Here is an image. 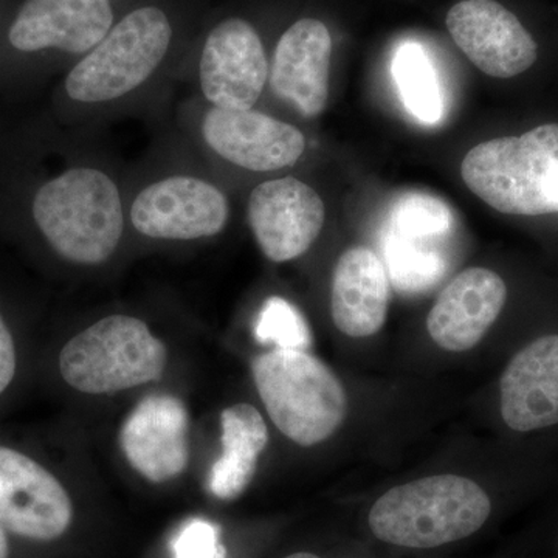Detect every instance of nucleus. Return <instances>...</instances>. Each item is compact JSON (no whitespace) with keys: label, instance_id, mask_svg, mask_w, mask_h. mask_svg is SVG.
Wrapping results in <instances>:
<instances>
[{"label":"nucleus","instance_id":"2eb2a0df","mask_svg":"<svg viewBox=\"0 0 558 558\" xmlns=\"http://www.w3.org/2000/svg\"><path fill=\"white\" fill-rule=\"evenodd\" d=\"M508 296V284L497 271L484 267L461 271L429 311V337L446 351H470L497 323Z\"/></svg>","mask_w":558,"mask_h":558},{"label":"nucleus","instance_id":"f03ea898","mask_svg":"<svg viewBox=\"0 0 558 558\" xmlns=\"http://www.w3.org/2000/svg\"><path fill=\"white\" fill-rule=\"evenodd\" d=\"M461 175L472 193L505 215L557 213L558 123L481 143L462 160Z\"/></svg>","mask_w":558,"mask_h":558},{"label":"nucleus","instance_id":"412c9836","mask_svg":"<svg viewBox=\"0 0 558 558\" xmlns=\"http://www.w3.org/2000/svg\"><path fill=\"white\" fill-rule=\"evenodd\" d=\"M388 231L447 238L453 227L449 205L428 194L411 193L396 201L389 213Z\"/></svg>","mask_w":558,"mask_h":558},{"label":"nucleus","instance_id":"5701e85b","mask_svg":"<svg viewBox=\"0 0 558 558\" xmlns=\"http://www.w3.org/2000/svg\"><path fill=\"white\" fill-rule=\"evenodd\" d=\"M174 558H223L219 531L207 520L186 521L172 539Z\"/></svg>","mask_w":558,"mask_h":558},{"label":"nucleus","instance_id":"aec40b11","mask_svg":"<svg viewBox=\"0 0 558 558\" xmlns=\"http://www.w3.org/2000/svg\"><path fill=\"white\" fill-rule=\"evenodd\" d=\"M392 75L407 109L418 121L435 124L442 119L444 100L438 75L427 51L418 44L407 43L399 47L392 61Z\"/></svg>","mask_w":558,"mask_h":558},{"label":"nucleus","instance_id":"a878e982","mask_svg":"<svg viewBox=\"0 0 558 558\" xmlns=\"http://www.w3.org/2000/svg\"><path fill=\"white\" fill-rule=\"evenodd\" d=\"M286 558H319V557H317V556H315V554H311V553H296V554H292V556H289Z\"/></svg>","mask_w":558,"mask_h":558},{"label":"nucleus","instance_id":"f8f14e48","mask_svg":"<svg viewBox=\"0 0 558 558\" xmlns=\"http://www.w3.org/2000/svg\"><path fill=\"white\" fill-rule=\"evenodd\" d=\"M499 414L519 435L558 427V332L543 333L513 354L499 377Z\"/></svg>","mask_w":558,"mask_h":558},{"label":"nucleus","instance_id":"9d476101","mask_svg":"<svg viewBox=\"0 0 558 558\" xmlns=\"http://www.w3.org/2000/svg\"><path fill=\"white\" fill-rule=\"evenodd\" d=\"M325 204L299 179L260 183L250 194L248 222L264 255L274 263L299 258L325 226Z\"/></svg>","mask_w":558,"mask_h":558},{"label":"nucleus","instance_id":"39448f33","mask_svg":"<svg viewBox=\"0 0 558 558\" xmlns=\"http://www.w3.org/2000/svg\"><path fill=\"white\" fill-rule=\"evenodd\" d=\"M167 362V347L146 323L112 315L61 348L58 371L70 388L97 396L160 380Z\"/></svg>","mask_w":558,"mask_h":558},{"label":"nucleus","instance_id":"6ab92c4d","mask_svg":"<svg viewBox=\"0 0 558 558\" xmlns=\"http://www.w3.org/2000/svg\"><path fill=\"white\" fill-rule=\"evenodd\" d=\"M220 429L222 454L209 470L208 490L213 497L230 501L252 483L259 457L269 444V429L259 411L248 403L223 410Z\"/></svg>","mask_w":558,"mask_h":558},{"label":"nucleus","instance_id":"393cba45","mask_svg":"<svg viewBox=\"0 0 558 558\" xmlns=\"http://www.w3.org/2000/svg\"><path fill=\"white\" fill-rule=\"evenodd\" d=\"M13 535L0 527V558H13Z\"/></svg>","mask_w":558,"mask_h":558},{"label":"nucleus","instance_id":"423d86ee","mask_svg":"<svg viewBox=\"0 0 558 558\" xmlns=\"http://www.w3.org/2000/svg\"><path fill=\"white\" fill-rule=\"evenodd\" d=\"M171 35L163 11L154 7L132 11L69 73V97L102 102L137 89L159 68Z\"/></svg>","mask_w":558,"mask_h":558},{"label":"nucleus","instance_id":"b1692460","mask_svg":"<svg viewBox=\"0 0 558 558\" xmlns=\"http://www.w3.org/2000/svg\"><path fill=\"white\" fill-rule=\"evenodd\" d=\"M21 355L16 337L0 312V399L10 391L20 374Z\"/></svg>","mask_w":558,"mask_h":558},{"label":"nucleus","instance_id":"f3484780","mask_svg":"<svg viewBox=\"0 0 558 558\" xmlns=\"http://www.w3.org/2000/svg\"><path fill=\"white\" fill-rule=\"evenodd\" d=\"M109 0H27L10 31L21 51L60 49L86 53L110 32Z\"/></svg>","mask_w":558,"mask_h":558},{"label":"nucleus","instance_id":"4468645a","mask_svg":"<svg viewBox=\"0 0 558 558\" xmlns=\"http://www.w3.org/2000/svg\"><path fill=\"white\" fill-rule=\"evenodd\" d=\"M121 450L143 478L167 483L189 468V411L170 395L143 399L123 422Z\"/></svg>","mask_w":558,"mask_h":558},{"label":"nucleus","instance_id":"1a4fd4ad","mask_svg":"<svg viewBox=\"0 0 558 558\" xmlns=\"http://www.w3.org/2000/svg\"><path fill=\"white\" fill-rule=\"evenodd\" d=\"M446 22L459 49L488 76L512 78L537 61L531 33L495 0H461Z\"/></svg>","mask_w":558,"mask_h":558},{"label":"nucleus","instance_id":"ddd939ff","mask_svg":"<svg viewBox=\"0 0 558 558\" xmlns=\"http://www.w3.org/2000/svg\"><path fill=\"white\" fill-rule=\"evenodd\" d=\"M202 134L222 159L250 171L292 167L306 149V140L292 124L255 110L211 108Z\"/></svg>","mask_w":558,"mask_h":558},{"label":"nucleus","instance_id":"20e7f679","mask_svg":"<svg viewBox=\"0 0 558 558\" xmlns=\"http://www.w3.org/2000/svg\"><path fill=\"white\" fill-rule=\"evenodd\" d=\"M253 380L275 427L301 447L325 442L348 416V396L322 360L299 349H274L252 363Z\"/></svg>","mask_w":558,"mask_h":558},{"label":"nucleus","instance_id":"a211bd4d","mask_svg":"<svg viewBox=\"0 0 558 558\" xmlns=\"http://www.w3.org/2000/svg\"><path fill=\"white\" fill-rule=\"evenodd\" d=\"M389 278L385 264L369 248L347 250L332 275L330 314L344 336L363 339L387 322Z\"/></svg>","mask_w":558,"mask_h":558},{"label":"nucleus","instance_id":"4be33fe9","mask_svg":"<svg viewBox=\"0 0 558 558\" xmlns=\"http://www.w3.org/2000/svg\"><path fill=\"white\" fill-rule=\"evenodd\" d=\"M255 336L260 343L275 344L277 349L307 351L312 333L306 319L289 301L271 296L260 307Z\"/></svg>","mask_w":558,"mask_h":558},{"label":"nucleus","instance_id":"f257e3e1","mask_svg":"<svg viewBox=\"0 0 558 558\" xmlns=\"http://www.w3.org/2000/svg\"><path fill=\"white\" fill-rule=\"evenodd\" d=\"M492 513V499L475 481L435 475L392 487L371 508V531L381 542L432 549L478 532Z\"/></svg>","mask_w":558,"mask_h":558},{"label":"nucleus","instance_id":"0eeeda50","mask_svg":"<svg viewBox=\"0 0 558 558\" xmlns=\"http://www.w3.org/2000/svg\"><path fill=\"white\" fill-rule=\"evenodd\" d=\"M72 521V498L58 476L32 454L0 444V527L21 542L49 545Z\"/></svg>","mask_w":558,"mask_h":558},{"label":"nucleus","instance_id":"6e6552de","mask_svg":"<svg viewBox=\"0 0 558 558\" xmlns=\"http://www.w3.org/2000/svg\"><path fill=\"white\" fill-rule=\"evenodd\" d=\"M131 220L153 240H201L226 229L229 202L205 180L175 175L143 190L132 204Z\"/></svg>","mask_w":558,"mask_h":558},{"label":"nucleus","instance_id":"9b49d317","mask_svg":"<svg viewBox=\"0 0 558 558\" xmlns=\"http://www.w3.org/2000/svg\"><path fill=\"white\" fill-rule=\"evenodd\" d=\"M269 75L266 51L248 22L227 20L213 28L201 58V86L215 108L248 110Z\"/></svg>","mask_w":558,"mask_h":558},{"label":"nucleus","instance_id":"dca6fc26","mask_svg":"<svg viewBox=\"0 0 558 558\" xmlns=\"http://www.w3.org/2000/svg\"><path fill=\"white\" fill-rule=\"evenodd\" d=\"M330 57L328 27L317 20L295 22L275 50L271 90L306 119L318 117L328 105Z\"/></svg>","mask_w":558,"mask_h":558},{"label":"nucleus","instance_id":"7ed1b4c3","mask_svg":"<svg viewBox=\"0 0 558 558\" xmlns=\"http://www.w3.org/2000/svg\"><path fill=\"white\" fill-rule=\"evenodd\" d=\"M33 216L51 248L81 266L105 263L123 234L119 189L90 168L70 170L40 186Z\"/></svg>","mask_w":558,"mask_h":558}]
</instances>
